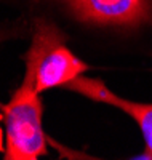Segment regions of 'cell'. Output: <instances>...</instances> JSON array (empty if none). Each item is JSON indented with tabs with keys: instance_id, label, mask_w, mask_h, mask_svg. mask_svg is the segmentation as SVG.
Listing matches in <instances>:
<instances>
[{
	"instance_id": "6da1fadb",
	"label": "cell",
	"mask_w": 152,
	"mask_h": 160,
	"mask_svg": "<svg viewBox=\"0 0 152 160\" xmlns=\"http://www.w3.org/2000/svg\"><path fill=\"white\" fill-rule=\"evenodd\" d=\"M21 58L26 66L23 80L38 93L66 87L88 71V64L67 48L63 31L48 19L34 21L31 47Z\"/></svg>"
},
{
	"instance_id": "7a4b0ae2",
	"label": "cell",
	"mask_w": 152,
	"mask_h": 160,
	"mask_svg": "<svg viewBox=\"0 0 152 160\" xmlns=\"http://www.w3.org/2000/svg\"><path fill=\"white\" fill-rule=\"evenodd\" d=\"M42 114L40 93L23 80L10 101L2 104L5 160H37L48 154Z\"/></svg>"
},
{
	"instance_id": "3957f363",
	"label": "cell",
	"mask_w": 152,
	"mask_h": 160,
	"mask_svg": "<svg viewBox=\"0 0 152 160\" xmlns=\"http://www.w3.org/2000/svg\"><path fill=\"white\" fill-rule=\"evenodd\" d=\"M67 10L77 21L114 26V28H138L152 21V0H54Z\"/></svg>"
},
{
	"instance_id": "277c9868",
	"label": "cell",
	"mask_w": 152,
	"mask_h": 160,
	"mask_svg": "<svg viewBox=\"0 0 152 160\" xmlns=\"http://www.w3.org/2000/svg\"><path fill=\"white\" fill-rule=\"evenodd\" d=\"M64 88L72 90L96 102L109 104L128 114L139 127V131L144 138L146 149L143 158H152V102H134L130 99H123L122 96L110 91L99 78H88L82 75L75 78L74 82L67 83Z\"/></svg>"
}]
</instances>
